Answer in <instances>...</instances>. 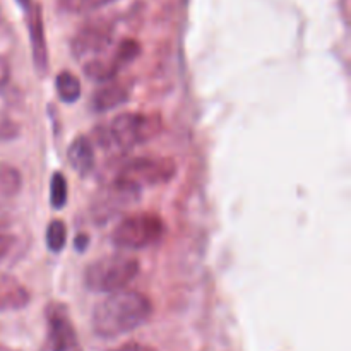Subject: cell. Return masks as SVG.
Instances as JSON below:
<instances>
[{
	"label": "cell",
	"mask_w": 351,
	"mask_h": 351,
	"mask_svg": "<svg viewBox=\"0 0 351 351\" xmlns=\"http://www.w3.org/2000/svg\"><path fill=\"white\" fill-rule=\"evenodd\" d=\"M115 34V24L105 17L88 21L82 24L71 40V51L77 60H93L105 55Z\"/></svg>",
	"instance_id": "52a82bcc"
},
{
	"label": "cell",
	"mask_w": 351,
	"mask_h": 351,
	"mask_svg": "<svg viewBox=\"0 0 351 351\" xmlns=\"http://www.w3.org/2000/svg\"><path fill=\"white\" fill-rule=\"evenodd\" d=\"M23 189V177L19 170L10 165L0 163V202L10 201Z\"/></svg>",
	"instance_id": "4fadbf2b"
},
{
	"label": "cell",
	"mask_w": 351,
	"mask_h": 351,
	"mask_svg": "<svg viewBox=\"0 0 351 351\" xmlns=\"http://www.w3.org/2000/svg\"><path fill=\"white\" fill-rule=\"evenodd\" d=\"M29 34H31V47H33V58L34 65L38 71L43 72L47 69V41H45V29L43 21H41L40 7L29 14Z\"/></svg>",
	"instance_id": "7c38bea8"
},
{
	"label": "cell",
	"mask_w": 351,
	"mask_h": 351,
	"mask_svg": "<svg viewBox=\"0 0 351 351\" xmlns=\"http://www.w3.org/2000/svg\"><path fill=\"white\" fill-rule=\"evenodd\" d=\"M14 245H16V237L7 233L2 226V228H0V261L5 259V257L9 256L10 250L14 249Z\"/></svg>",
	"instance_id": "d6986e66"
},
{
	"label": "cell",
	"mask_w": 351,
	"mask_h": 351,
	"mask_svg": "<svg viewBox=\"0 0 351 351\" xmlns=\"http://www.w3.org/2000/svg\"><path fill=\"white\" fill-rule=\"evenodd\" d=\"M141 197V191L110 180L96 191L89 201V216L96 225H106L119 218L125 209L136 204Z\"/></svg>",
	"instance_id": "8992f818"
},
{
	"label": "cell",
	"mask_w": 351,
	"mask_h": 351,
	"mask_svg": "<svg viewBox=\"0 0 351 351\" xmlns=\"http://www.w3.org/2000/svg\"><path fill=\"white\" fill-rule=\"evenodd\" d=\"M153 311V302L143 291L122 290L106 295L93 308V332L101 339H117L146 324Z\"/></svg>",
	"instance_id": "6da1fadb"
},
{
	"label": "cell",
	"mask_w": 351,
	"mask_h": 351,
	"mask_svg": "<svg viewBox=\"0 0 351 351\" xmlns=\"http://www.w3.org/2000/svg\"><path fill=\"white\" fill-rule=\"evenodd\" d=\"M0 351H17V350H14V348H10V346H5L0 343Z\"/></svg>",
	"instance_id": "7402d4cb"
},
{
	"label": "cell",
	"mask_w": 351,
	"mask_h": 351,
	"mask_svg": "<svg viewBox=\"0 0 351 351\" xmlns=\"http://www.w3.org/2000/svg\"><path fill=\"white\" fill-rule=\"evenodd\" d=\"M55 89H57L58 98L64 103H75L82 91L81 81L69 71L58 72L55 77Z\"/></svg>",
	"instance_id": "5bb4252c"
},
{
	"label": "cell",
	"mask_w": 351,
	"mask_h": 351,
	"mask_svg": "<svg viewBox=\"0 0 351 351\" xmlns=\"http://www.w3.org/2000/svg\"><path fill=\"white\" fill-rule=\"evenodd\" d=\"M69 199V185L62 173H53L50 182V202L55 209L65 208Z\"/></svg>",
	"instance_id": "2e32d148"
},
{
	"label": "cell",
	"mask_w": 351,
	"mask_h": 351,
	"mask_svg": "<svg viewBox=\"0 0 351 351\" xmlns=\"http://www.w3.org/2000/svg\"><path fill=\"white\" fill-rule=\"evenodd\" d=\"M47 247L48 250H51L53 254H58L64 250L65 242H67V228H65V223L60 219H53L50 221V225L47 226Z\"/></svg>",
	"instance_id": "9a60e30c"
},
{
	"label": "cell",
	"mask_w": 351,
	"mask_h": 351,
	"mask_svg": "<svg viewBox=\"0 0 351 351\" xmlns=\"http://www.w3.org/2000/svg\"><path fill=\"white\" fill-rule=\"evenodd\" d=\"M29 302V290L16 276L0 274V312L23 311Z\"/></svg>",
	"instance_id": "30bf717a"
},
{
	"label": "cell",
	"mask_w": 351,
	"mask_h": 351,
	"mask_svg": "<svg viewBox=\"0 0 351 351\" xmlns=\"http://www.w3.org/2000/svg\"><path fill=\"white\" fill-rule=\"evenodd\" d=\"M163 130L160 113L123 112L113 117L106 125L95 130V139L106 149H132L149 143Z\"/></svg>",
	"instance_id": "7a4b0ae2"
},
{
	"label": "cell",
	"mask_w": 351,
	"mask_h": 351,
	"mask_svg": "<svg viewBox=\"0 0 351 351\" xmlns=\"http://www.w3.org/2000/svg\"><path fill=\"white\" fill-rule=\"evenodd\" d=\"M108 351H156V350L149 345H144V343L129 341V343H123V345L117 346V348H112Z\"/></svg>",
	"instance_id": "ffe728a7"
},
{
	"label": "cell",
	"mask_w": 351,
	"mask_h": 351,
	"mask_svg": "<svg viewBox=\"0 0 351 351\" xmlns=\"http://www.w3.org/2000/svg\"><path fill=\"white\" fill-rule=\"evenodd\" d=\"M67 160L79 177L86 178L96 165L95 146L88 136H77L67 147Z\"/></svg>",
	"instance_id": "8fae6325"
},
{
	"label": "cell",
	"mask_w": 351,
	"mask_h": 351,
	"mask_svg": "<svg viewBox=\"0 0 351 351\" xmlns=\"http://www.w3.org/2000/svg\"><path fill=\"white\" fill-rule=\"evenodd\" d=\"M167 233L163 218L156 213H132L117 223L112 243L120 250H144L158 245Z\"/></svg>",
	"instance_id": "277c9868"
},
{
	"label": "cell",
	"mask_w": 351,
	"mask_h": 351,
	"mask_svg": "<svg viewBox=\"0 0 351 351\" xmlns=\"http://www.w3.org/2000/svg\"><path fill=\"white\" fill-rule=\"evenodd\" d=\"M10 77V65L5 57H0V89L7 84Z\"/></svg>",
	"instance_id": "44dd1931"
},
{
	"label": "cell",
	"mask_w": 351,
	"mask_h": 351,
	"mask_svg": "<svg viewBox=\"0 0 351 351\" xmlns=\"http://www.w3.org/2000/svg\"><path fill=\"white\" fill-rule=\"evenodd\" d=\"M141 263L129 254H112L96 259L84 269V287L93 293L122 291L139 276Z\"/></svg>",
	"instance_id": "3957f363"
},
{
	"label": "cell",
	"mask_w": 351,
	"mask_h": 351,
	"mask_svg": "<svg viewBox=\"0 0 351 351\" xmlns=\"http://www.w3.org/2000/svg\"><path fill=\"white\" fill-rule=\"evenodd\" d=\"M48 351H82L74 324L65 305L50 304L45 311Z\"/></svg>",
	"instance_id": "ba28073f"
},
{
	"label": "cell",
	"mask_w": 351,
	"mask_h": 351,
	"mask_svg": "<svg viewBox=\"0 0 351 351\" xmlns=\"http://www.w3.org/2000/svg\"><path fill=\"white\" fill-rule=\"evenodd\" d=\"M21 2H27V0H21Z\"/></svg>",
	"instance_id": "603a6c76"
},
{
	"label": "cell",
	"mask_w": 351,
	"mask_h": 351,
	"mask_svg": "<svg viewBox=\"0 0 351 351\" xmlns=\"http://www.w3.org/2000/svg\"><path fill=\"white\" fill-rule=\"evenodd\" d=\"M130 86L129 81L125 79H112L108 82H103L91 96V105L93 112L96 113H105L110 112V110H115L119 106L125 105L127 101L130 99Z\"/></svg>",
	"instance_id": "9c48e42d"
},
{
	"label": "cell",
	"mask_w": 351,
	"mask_h": 351,
	"mask_svg": "<svg viewBox=\"0 0 351 351\" xmlns=\"http://www.w3.org/2000/svg\"><path fill=\"white\" fill-rule=\"evenodd\" d=\"M19 125L14 122L12 119L5 115H0V143H7V141H14L19 136Z\"/></svg>",
	"instance_id": "ac0fdd59"
},
{
	"label": "cell",
	"mask_w": 351,
	"mask_h": 351,
	"mask_svg": "<svg viewBox=\"0 0 351 351\" xmlns=\"http://www.w3.org/2000/svg\"><path fill=\"white\" fill-rule=\"evenodd\" d=\"M177 163L168 156H136L119 168L112 180L129 185L143 192V189L165 185L177 177Z\"/></svg>",
	"instance_id": "5b68a950"
},
{
	"label": "cell",
	"mask_w": 351,
	"mask_h": 351,
	"mask_svg": "<svg viewBox=\"0 0 351 351\" xmlns=\"http://www.w3.org/2000/svg\"><path fill=\"white\" fill-rule=\"evenodd\" d=\"M115 2V0H58V7L65 12L71 14H81V12H91V10L99 9L103 5Z\"/></svg>",
	"instance_id": "e0dca14e"
}]
</instances>
